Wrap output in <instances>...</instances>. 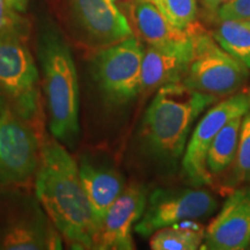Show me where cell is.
Returning a JSON list of instances; mask_svg holds the SVG:
<instances>
[{
    "mask_svg": "<svg viewBox=\"0 0 250 250\" xmlns=\"http://www.w3.org/2000/svg\"><path fill=\"white\" fill-rule=\"evenodd\" d=\"M36 195L56 229L73 249H94L99 225L83 189L79 166L57 140L40 149Z\"/></svg>",
    "mask_w": 250,
    "mask_h": 250,
    "instance_id": "cell-1",
    "label": "cell"
},
{
    "mask_svg": "<svg viewBox=\"0 0 250 250\" xmlns=\"http://www.w3.org/2000/svg\"><path fill=\"white\" fill-rule=\"evenodd\" d=\"M218 98L190 89L182 83L160 87L144 115L140 138L152 156L174 164L186 151L195 121Z\"/></svg>",
    "mask_w": 250,
    "mask_h": 250,
    "instance_id": "cell-2",
    "label": "cell"
},
{
    "mask_svg": "<svg viewBox=\"0 0 250 250\" xmlns=\"http://www.w3.org/2000/svg\"><path fill=\"white\" fill-rule=\"evenodd\" d=\"M49 127L61 142H72L79 133V83L70 48L55 31L43 35L40 44Z\"/></svg>",
    "mask_w": 250,
    "mask_h": 250,
    "instance_id": "cell-3",
    "label": "cell"
},
{
    "mask_svg": "<svg viewBox=\"0 0 250 250\" xmlns=\"http://www.w3.org/2000/svg\"><path fill=\"white\" fill-rule=\"evenodd\" d=\"M192 56L181 83L190 89L219 96L236 93L249 79V68L218 44L198 24L191 27Z\"/></svg>",
    "mask_w": 250,
    "mask_h": 250,
    "instance_id": "cell-4",
    "label": "cell"
},
{
    "mask_svg": "<svg viewBox=\"0 0 250 250\" xmlns=\"http://www.w3.org/2000/svg\"><path fill=\"white\" fill-rule=\"evenodd\" d=\"M144 51L136 35L98 50L93 59V73L108 102L123 104L140 94Z\"/></svg>",
    "mask_w": 250,
    "mask_h": 250,
    "instance_id": "cell-5",
    "label": "cell"
},
{
    "mask_svg": "<svg viewBox=\"0 0 250 250\" xmlns=\"http://www.w3.org/2000/svg\"><path fill=\"white\" fill-rule=\"evenodd\" d=\"M72 35L94 50L129 39L133 34L129 19L116 0H64Z\"/></svg>",
    "mask_w": 250,
    "mask_h": 250,
    "instance_id": "cell-6",
    "label": "cell"
},
{
    "mask_svg": "<svg viewBox=\"0 0 250 250\" xmlns=\"http://www.w3.org/2000/svg\"><path fill=\"white\" fill-rule=\"evenodd\" d=\"M217 208V197L206 189H156L149 196L148 205L134 225V230L140 236L148 237L174 224L206 220Z\"/></svg>",
    "mask_w": 250,
    "mask_h": 250,
    "instance_id": "cell-7",
    "label": "cell"
},
{
    "mask_svg": "<svg viewBox=\"0 0 250 250\" xmlns=\"http://www.w3.org/2000/svg\"><path fill=\"white\" fill-rule=\"evenodd\" d=\"M250 110V90L236 92L214 103L192 131L183 153L182 170L196 187L210 186L213 181L206 167V155L212 140L228 122Z\"/></svg>",
    "mask_w": 250,
    "mask_h": 250,
    "instance_id": "cell-8",
    "label": "cell"
},
{
    "mask_svg": "<svg viewBox=\"0 0 250 250\" xmlns=\"http://www.w3.org/2000/svg\"><path fill=\"white\" fill-rule=\"evenodd\" d=\"M23 41L0 39V87L15 102L19 112L30 118L39 108V71Z\"/></svg>",
    "mask_w": 250,
    "mask_h": 250,
    "instance_id": "cell-9",
    "label": "cell"
},
{
    "mask_svg": "<svg viewBox=\"0 0 250 250\" xmlns=\"http://www.w3.org/2000/svg\"><path fill=\"white\" fill-rule=\"evenodd\" d=\"M40 149L29 125L9 112L0 114V186L29 180L39 167Z\"/></svg>",
    "mask_w": 250,
    "mask_h": 250,
    "instance_id": "cell-10",
    "label": "cell"
},
{
    "mask_svg": "<svg viewBox=\"0 0 250 250\" xmlns=\"http://www.w3.org/2000/svg\"><path fill=\"white\" fill-rule=\"evenodd\" d=\"M250 246V186L233 190L205 228L201 249L243 250Z\"/></svg>",
    "mask_w": 250,
    "mask_h": 250,
    "instance_id": "cell-11",
    "label": "cell"
},
{
    "mask_svg": "<svg viewBox=\"0 0 250 250\" xmlns=\"http://www.w3.org/2000/svg\"><path fill=\"white\" fill-rule=\"evenodd\" d=\"M147 197L142 184L125 187L100 225L94 249L132 250L134 242L131 230L145 211Z\"/></svg>",
    "mask_w": 250,
    "mask_h": 250,
    "instance_id": "cell-12",
    "label": "cell"
},
{
    "mask_svg": "<svg viewBox=\"0 0 250 250\" xmlns=\"http://www.w3.org/2000/svg\"><path fill=\"white\" fill-rule=\"evenodd\" d=\"M192 56L191 39L164 45H148L144 51L140 93L181 83Z\"/></svg>",
    "mask_w": 250,
    "mask_h": 250,
    "instance_id": "cell-13",
    "label": "cell"
},
{
    "mask_svg": "<svg viewBox=\"0 0 250 250\" xmlns=\"http://www.w3.org/2000/svg\"><path fill=\"white\" fill-rule=\"evenodd\" d=\"M0 249H62L61 237L39 208L12 219L0 233Z\"/></svg>",
    "mask_w": 250,
    "mask_h": 250,
    "instance_id": "cell-14",
    "label": "cell"
},
{
    "mask_svg": "<svg viewBox=\"0 0 250 250\" xmlns=\"http://www.w3.org/2000/svg\"><path fill=\"white\" fill-rule=\"evenodd\" d=\"M129 12L131 27L148 45H164L191 39V28L180 29L147 0H133Z\"/></svg>",
    "mask_w": 250,
    "mask_h": 250,
    "instance_id": "cell-15",
    "label": "cell"
},
{
    "mask_svg": "<svg viewBox=\"0 0 250 250\" xmlns=\"http://www.w3.org/2000/svg\"><path fill=\"white\" fill-rule=\"evenodd\" d=\"M79 174L99 227L110 206L124 190V180L111 168L81 162Z\"/></svg>",
    "mask_w": 250,
    "mask_h": 250,
    "instance_id": "cell-16",
    "label": "cell"
},
{
    "mask_svg": "<svg viewBox=\"0 0 250 250\" xmlns=\"http://www.w3.org/2000/svg\"><path fill=\"white\" fill-rule=\"evenodd\" d=\"M243 116L240 115L230 120L212 140L206 155V167L212 177L223 174L233 164Z\"/></svg>",
    "mask_w": 250,
    "mask_h": 250,
    "instance_id": "cell-17",
    "label": "cell"
},
{
    "mask_svg": "<svg viewBox=\"0 0 250 250\" xmlns=\"http://www.w3.org/2000/svg\"><path fill=\"white\" fill-rule=\"evenodd\" d=\"M205 228L197 221H183L153 233L149 247L153 250H197L204 241Z\"/></svg>",
    "mask_w": 250,
    "mask_h": 250,
    "instance_id": "cell-18",
    "label": "cell"
},
{
    "mask_svg": "<svg viewBox=\"0 0 250 250\" xmlns=\"http://www.w3.org/2000/svg\"><path fill=\"white\" fill-rule=\"evenodd\" d=\"M213 39L225 51L250 70V28L241 20H220Z\"/></svg>",
    "mask_w": 250,
    "mask_h": 250,
    "instance_id": "cell-19",
    "label": "cell"
},
{
    "mask_svg": "<svg viewBox=\"0 0 250 250\" xmlns=\"http://www.w3.org/2000/svg\"><path fill=\"white\" fill-rule=\"evenodd\" d=\"M232 169L226 179L227 189L250 186V110L243 116L239 144Z\"/></svg>",
    "mask_w": 250,
    "mask_h": 250,
    "instance_id": "cell-20",
    "label": "cell"
},
{
    "mask_svg": "<svg viewBox=\"0 0 250 250\" xmlns=\"http://www.w3.org/2000/svg\"><path fill=\"white\" fill-rule=\"evenodd\" d=\"M152 2L171 23L188 30L197 23V0H147Z\"/></svg>",
    "mask_w": 250,
    "mask_h": 250,
    "instance_id": "cell-21",
    "label": "cell"
},
{
    "mask_svg": "<svg viewBox=\"0 0 250 250\" xmlns=\"http://www.w3.org/2000/svg\"><path fill=\"white\" fill-rule=\"evenodd\" d=\"M27 35V24L6 0H0V39L19 37L24 40Z\"/></svg>",
    "mask_w": 250,
    "mask_h": 250,
    "instance_id": "cell-22",
    "label": "cell"
},
{
    "mask_svg": "<svg viewBox=\"0 0 250 250\" xmlns=\"http://www.w3.org/2000/svg\"><path fill=\"white\" fill-rule=\"evenodd\" d=\"M219 20H248L250 19V0H228L218 9Z\"/></svg>",
    "mask_w": 250,
    "mask_h": 250,
    "instance_id": "cell-23",
    "label": "cell"
},
{
    "mask_svg": "<svg viewBox=\"0 0 250 250\" xmlns=\"http://www.w3.org/2000/svg\"><path fill=\"white\" fill-rule=\"evenodd\" d=\"M8 6L13 8L15 12L19 13H24L27 11L28 5H29V0H6Z\"/></svg>",
    "mask_w": 250,
    "mask_h": 250,
    "instance_id": "cell-24",
    "label": "cell"
},
{
    "mask_svg": "<svg viewBox=\"0 0 250 250\" xmlns=\"http://www.w3.org/2000/svg\"><path fill=\"white\" fill-rule=\"evenodd\" d=\"M228 0H203V2H204V5L206 6V8L208 9V11L211 12H214V13H217L218 9L221 7L224 4H226Z\"/></svg>",
    "mask_w": 250,
    "mask_h": 250,
    "instance_id": "cell-25",
    "label": "cell"
},
{
    "mask_svg": "<svg viewBox=\"0 0 250 250\" xmlns=\"http://www.w3.org/2000/svg\"><path fill=\"white\" fill-rule=\"evenodd\" d=\"M2 105H4V98H2L1 92H0V109L2 108Z\"/></svg>",
    "mask_w": 250,
    "mask_h": 250,
    "instance_id": "cell-26",
    "label": "cell"
},
{
    "mask_svg": "<svg viewBox=\"0 0 250 250\" xmlns=\"http://www.w3.org/2000/svg\"><path fill=\"white\" fill-rule=\"evenodd\" d=\"M243 22H245V23L247 24V26H248V27L250 28V19H248V20H245V21H243Z\"/></svg>",
    "mask_w": 250,
    "mask_h": 250,
    "instance_id": "cell-27",
    "label": "cell"
}]
</instances>
